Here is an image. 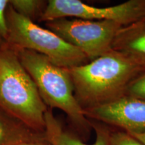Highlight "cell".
<instances>
[{
    "label": "cell",
    "mask_w": 145,
    "mask_h": 145,
    "mask_svg": "<svg viewBox=\"0 0 145 145\" xmlns=\"http://www.w3.org/2000/svg\"><path fill=\"white\" fill-rule=\"evenodd\" d=\"M69 71L75 98L83 110L110 104L125 96L132 81L145 71L112 50Z\"/></svg>",
    "instance_id": "cell-1"
},
{
    "label": "cell",
    "mask_w": 145,
    "mask_h": 145,
    "mask_svg": "<svg viewBox=\"0 0 145 145\" xmlns=\"http://www.w3.org/2000/svg\"><path fill=\"white\" fill-rule=\"evenodd\" d=\"M0 108L34 131L44 133L48 108L17 52L6 42L0 44Z\"/></svg>",
    "instance_id": "cell-2"
},
{
    "label": "cell",
    "mask_w": 145,
    "mask_h": 145,
    "mask_svg": "<svg viewBox=\"0 0 145 145\" xmlns=\"http://www.w3.org/2000/svg\"><path fill=\"white\" fill-rule=\"evenodd\" d=\"M14 50L22 65L35 83L46 106L52 110L58 108L62 110L78 129L88 130L90 122L75 98L68 69L54 65L46 56L32 50Z\"/></svg>",
    "instance_id": "cell-3"
},
{
    "label": "cell",
    "mask_w": 145,
    "mask_h": 145,
    "mask_svg": "<svg viewBox=\"0 0 145 145\" xmlns=\"http://www.w3.org/2000/svg\"><path fill=\"white\" fill-rule=\"evenodd\" d=\"M6 42L13 48L36 52L46 56L54 65L68 69L89 62L77 47L19 14L10 4L6 10Z\"/></svg>",
    "instance_id": "cell-4"
},
{
    "label": "cell",
    "mask_w": 145,
    "mask_h": 145,
    "mask_svg": "<svg viewBox=\"0 0 145 145\" xmlns=\"http://www.w3.org/2000/svg\"><path fill=\"white\" fill-rule=\"evenodd\" d=\"M45 26L77 47L91 61L111 51L114 36L123 26L112 21L65 18L46 22Z\"/></svg>",
    "instance_id": "cell-5"
},
{
    "label": "cell",
    "mask_w": 145,
    "mask_h": 145,
    "mask_svg": "<svg viewBox=\"0 0 145 145\" xmlns=\"http://www.w3.org/2000/svg\"><path fill=\"white\" fill-rule=\"evenodd\" d=\"M145 17V0H129L120 4L97 8L79 0H48L39 22L71 18L95 21H112L122 26Z\"/></svg>",
    "instance_id": "cell-6"
},
{
    "label": "cell",
    "mask_w": 145,
    "mask_h": 145,
    "mask_svg": "<svg viewBox=\"0 0 145 145\" xmlns=\"http://www.w3.org/2000/svg\"><path fill=\"white\" fill-rule=\"evenodd\" d=\"M87 118L102 122L128 133L145 130V100L123 96L110 104L83 110Z\"/></svg>",
    "instance_id": "cell-7"
},
{
    "label": "cell",
    "mask_w": 145,
    "mask_h": 145,
    "mask_svg": "<svg viewBox=\"0 0 145 145\" xmlns=\"http://www.w3.org/2000/svg\"><path fill=\"white\" fill-rule=\"evenodd\" d=\"M112 50L145 71V17L121 27L114 36Z\"/></svg>",
    "instance_id": "cell-8"
},
{
    "label": "cell",
    "mask_w": 145,
    "mask_h": 145,
    "mask_svg": "<svg viewBox=\"0 0 145 145\" xmlns=\"http://www.w3.org/2000/svg\"><path fill=\"white\" fill-rule=\"evenodd\" d=\"M45 136L50 145H110V132L100 124L91 123L95 131V140L93 144H87L79 138L63 130L59 121L54 117L52 109L45 113Z\"/></svg>",
    "instance_id": "cell-9"
},
{
    "label": "cell",
    "mask_w": 145,
    "mask_h": 145,
    "mask_svg": "<svg viewBox=\"0 0 145 145\" xmlns=\"http://www.w3.org/2000/svg\"><path fill=\"white\" fill-rule=\"evenodd\" d=\"M47 141L45 133L34 131L0 108V145Z\"/></svg>",
    "instance_id": "cell-10"
},
{
    "label": "cell",
    "mask_w": 145,
    "mask_h": 145,
    "mask_svg": "<svg viewBox=\"0 0 145 145\" xmlns=\"http://www.w3.org/2000/svg\"><path fill=\"white\" fill-rule=\"evenodd\" d=\"M48 1L42 0H10L9 4L18 14L34 22L40 21L46 8Z\"/></svg>",
    "instance_id": "cell-11"
},
{
    "label": "cell",
    "mask_w": 145,
    "mask_h": 145,
    "mask_svg": "<svg viewBox=\"0 0 145 145\" xmlns=\"http://www.w3.org/2000/svg\"><path fill=\"white\" fill-rule=\"evenodd\" d=\"M125 95L145 100V71L132 81L126 89Z\"/></svg>",
    "instance_id": "cell-12"
},
{
    "label": "cell",
    "mask_w": 145,
    "mask_h": 145,
    "mask_svg": "<svg viewBox=\"0 0 145 145\" xmlns=\"http://www.w3.org/2000/svg\"><path fill=\"white\" fill-rule=\"evenodd\" d=\"M110 145H144L126 131L110 132Z\"/></svg>",
    "instance_id": "cell-13"
},
{
    "label": "cell",
    "mask_w": 145,
    "mask_h": 145,
    "mask_svg": "<svg viewBox=\"0 0 145 145\" xmlns=\"http://www.w3.org/2000/svg\"><path fill=\"white\" fill-rule=\"evenodd\" d=\"M8 5L9 0H0V44L6 42L8 36L6 10Z\"/></svg>",
    "instance_id": "cell-14"
},
{
    "label": "cell",
    "mask_w": 145,
    "mask_h": 145,
    "mask_svg": "<svg viewBox=\"0 0 145 145\" xmlns=\"http://www.w3.org/2000/svg\"><path fill=\"white\" fill-rule=\"evenodd\" d=\"M132 137H134L137 140H138L140 142L145 145V130L139 132H133V133H129Z\"/></svg>",
    "instance_id": "cell-15"
},
{
    "label": "cell",
    "mask_w": 145,
    "mask_h": 145,
    "mask_svg": "<svg viewBox=\"0 0 145 145\" xmlns=\"http://www.w3.org/2000/svg\"><path fill=\"white\" fill-rule=\"evenodd\" d=\"M16 145H50L48 141H36V142H23Z\"/></svg>",
    "instance_id": "cell-16"
}]
</instances>
